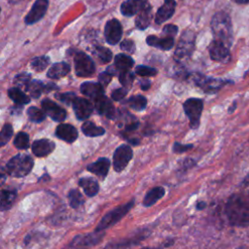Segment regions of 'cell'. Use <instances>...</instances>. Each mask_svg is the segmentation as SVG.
Masks as SVG:
<instances>
[{
	"mask_svg": "<svg viewBox=\"0 0 249 249\" xmlns=\"http://www.w3.org/2000/svg\"><path fill=\"white\" fill-rule=\"evenodd\" d=\"M226 217L233 227L249 226V191L231 195L225 207Z\"/></svg>",
	"mask_w": 249,
	"mask_h": 249,
	"instance_id": "obj_1",
	"label": "cell"
},
{
	"mask_svg": "<svg viewBox=\"0 0 249 249\" xmlns=\"http://www.w3.org/2000/svg\"><path fill=\"white\" fill-rule=\"evenodd\" d=\"M210 26L214 40H218L230 48L233 41V30L229 14L223 11L217 12L211 18Z\"/></svg>",
	"mask_w": 249,
	"mask_h": 249,
	"instance_id": "obj_2",
	"label": "cell"
},
{
	"mask_svg": "<svg viewBox=\"0 0 249 249\" xmlns=\"http://www.w3.org/2000/svg\"><path fill=\"white\" fill-rule=\"evenodd\" d=\"M33 167V160L28 155L19 154L13 157L6 164L7 173L14 177L26 176Z\"/></svg>",
	"mask_w": 249,
	"mask_h": 249,
	"instance_id": "obj_3",
	"label": "cell"
},
{
	"mask_svg": "<svg viewBox=\"0 0 249 249\" xmlns=\"http://www.w3.org/2000/svg\"><path fill=\"white\" fill-rule=\"evenodd\" d=\"M196 34L192 30H185L179 40L174 53V58L177 62H181L189 58L195 51Z\"/></svg>",
	"mask_w": 249,
	"mask_h": 249,
	"instance_id": "obj_4",
	"label": "cell"
},
{
	"mask_svg": "<svg viewBox=\"0 0 249 249\" xmlns=\"http://www.w3.org/2000/svg\"><path fill=\"white\" fill-rule=\"evenodd\" d=\"M133 204H134V200H130L129 202L109 211L100 220L99 224L97 225V227L95 229V231H101L113 226L114 224L118 223L133 207Z\"/></svg>",
	"mask_w": 249,
	"mask_h": 249,
	"instance_id": "obj_5",
	"label": "cell"
},
{
	"mask_svg": "<svg viewBox=\"0 0 249 249\" xmlns=\"http://www.w3.org/2000/svg\"><path fill=\"white\" fill-rule=\"evenodd\" d=\"M184 111L190 120L192 128H197L203 109V101L199 98H189L184 102Z\"/></svg>",
	"mask_w": 249,
	"mask_h": 249,
	"instance_id": "obj_6",
	"label": "cell"
},
{
	"mask_svg": "<svg viewBox=\"0 0 249 249\" xmlns=\"http://www.w3.org/2000/svg\"><path fill=\"white\" fill-rule=\"evenodd\" d=\"M74 65L76 75L79 77L91 76L95 71V66L92 59L85 53H77L74 56Z\"/></svg>",
	"mask_w": 249,
	"mask_h": 249,
	"instance_id": "obj_7",
	"label": "cell"
},
{
	"mask_svg": "<svg viewBox=\"0 0 249 249\" xmlns=\"http://www.w3.org/2000/svg\"><path fill=\"white\" fill-rule=\"evenodd\" d=\"M102 236L103 233H100V231L78 235L63 249H89L97 244L102 239Z\"/></svg>",
	"mask_w": 249,
	"mask_h": 249,
	"instance_id": "obj_8",
	"label": "cell"
},
{
	"mask_svg": "<svg viewBox=\"0 0 249 249\" xmlns=\"http://www.w3.org/2000/svg\"><path fill=\"white\" fill-rule=\"evenodd\" d=\"M194 81L196 86H198L207 93H214L218 91L220 89H222L224 86H226L227 84L231 83L229 80L208 78L200 74H196L194 77Z\"/></svg>",
	"mask_w": 249,
	"mask_h": 249,
	"instance_id": "obj_9",
	"label": "cell"
},
{
	"mask_svg": "<svg viewBox=\"0 0 249 249\" xmlns=\"http://www.w3.org/2000/svg\"><path fill=\"white\" fill-rule=\"evenodd\" d=\"M208 52L210 58L214 61L226 63L229 62L231 59L230 48L218 40H213L210 43L208 47Z\"/></svg>",
	"mask_w": 249,
	"mask_h": 249,
	"instance_id": "obj_10",
	"label": "cell"
},
{
	"mask_svg": "<svg viewBox=\"0 0 249 249\" xmlns=\"http://www.w3.org/2000/svg\"><path fill=\"white\" fill-rule=\"evenodd\" d=\"M132 158V150L128 145H121L119 146L115 153H114V157H113V165L116 171L120 172L122 170H124L127 163L129 162V160Z\"/></svg>",
	"mask_w": 249,
	"mask_h": 249,
	"instance_id": "obj_11",
	"label": "cell"
},
{
	"mask_svg": "<svg viewBox=\"0 0 249 249\" xmlns=\"http://www.w3.org/2000/svg\"><path fill=\"white\" fill-rule=\"evenodd\" d=\"M123 35V29L120 21L116 18L107 21L104 30V36L106 42L110 45H116Z\"/></svg>",
	"mask_w": 249,
	"mask_h": 249,
	"instance_id": "obj_12",
	"label": "cell"
},
{
	"mask_svg": "<svg viewBox=\"0 0 249 249\" xmlns=\"http://www.w3.org/2000/svg\"><path fill=\"white\" fill-rule=\"evenodd\" d=\"M48 6H49V0H36L32 5L31 10L28 12V14L24 18L25 23L33 24L37 22L39 19H41L45 16L48 10Z\"/></svg>",
	"mask_w": 249,
	"mask_h": 249,
	"instance_id": "obj_13",
	"label": "cell"
},
{
	"mask_svg": "<svg viewBox=\"0 0 249 249\" xmlns=\"http://www.w3.org/2000/svg\"><path fill=\"white\" fill-rule=\"evenodd\" d=\"M41 105H42L44 112L53 121L62 122L65 120L66 111L62 107H60L59 105H57L56 103L52 101L51 99H48V98L44 99L41 102Z\"/></svg>",
	"mask_w": 249,
	"mask_h": 249,
	"instance_id": "obj_14",
	"label": "cell"
},
{
	"mask_svg": "<svg viewBox=\"0 0 249 249\" xmlns=\"http://www.w3.org/2000/svg\"><path fill=\"white\" fill-rule=\"evenodd\" d=\"M72 105H73V109L76 114V117L82 121L89 118L91 115L93 110V107L90 101L82 97H76Z\"/></svg>",
	"mask_w": 249,
	"mask_h": 249,
	"instance_id": "obj_15",
	"label": "cell"
},
{
	"mask_svg": "<svg viewBox=\"0 0 249 249\" xmlns=\"http://www.w3.org/2000/svg\"><path fill=\"white\" fill-rule=\"evenodd\" d=\"M176 2L175 0H164V3L159 8L158 12L156 13L155 21L157 24L163 23L167 19H169L175 11Z\"/></svg>",
	"mask_w": 249,
	"mask_h": 249,
	"instance_id": "obj_16",
	"label": "cell"
},
{
	"mask_svg": "<svg viewBox=\"0 0 249 249\" xmlns=\"http://www.w3.org/2000/svg\"><path fill=\"white\" fill-rule=\"evenodd\" d=\"M94 105L96 111L100 114L103 115L109 119H114L116 115L115 108L112 104V102L106 97L104 94L100 95L96 99H94Z\"/></svg>",
	"mask_w": 249,
	"mask_h": 249,
	"instance_id": "obj_17",
	"label": "cell"
},
{
	"mask_svg": "<svg viewBox=\"0 0 249 249\" xmlns=\"http://www.w3.org/2000/svg\"><path fill=\"white\" fill-rule=\"evenodd\" d=\"M147 5V0H126L121 5V12L124 16L131 17L137 15Z\"/></svg>",
	"mask_w": 249,
	"mask_h": 249,
	"instance_id": "obj_18",
	"label": "cell"
},
{
	"mask_svg": "<svg viewBox=\"0 0 249 249\" xmlns=\"http://www.w3.org/2000/svg\"><path fill=\"white\" fill-rule=\"evenodd\" d=\"M55 135L67 143H73L78 137V131L72 124H61L56 127Z\"/></svg>",
	"mask_w": 249,
	"mask_h": 249,
	"instance_id": "obj_19",
	"label": "cell"
},
{
	"mask_svg": "<svg viewBox=\"0 0 249 249\" xmlns=\"http://www.w3.org/2000/svg\"><path fill=\"white\" fill-rule=\"evenodd\" d=\"M54 148H55L54 143L49 139L36 140L32 144V152L34 153L35 156L41 157V158L51 154Z\"/></svg>",
	"mask_w": 249,
	"mask_h": 249,
	"instance_id": "obj_20",
	"label": "cell"
},
{
	"mask_svg": "<svg viewBox=\"0 0 249 249\" xmlns=\"http://www.w3.org/2000/svg\"><path fill=\"white\" fill-rule=\"evenodd\" d=\"M53 89H56L55 85L49 83V84H44L41 81H37V80H31V82L29 83V85L27 86L26 89L30 95L34 98H37L41 95V93L43 91H50Z\"/></svg>",
	"mask_w": 249,
	"mask_h": 249,
	"instance_id": "obj_21",
	"label": "cell"
},
{
	"mask_svg": "<svg viewBox=\"0 0 249 249\" xmlns=\"http://www.w3.org/2000/svg\"><path fill=\"white\" fill-rule=\"evenodd\" d=\"M81 92L88 96L92 98L93 100L99 97L100 95L104 94L103 86L100 83H93V82H86L81 85Z\"/></svg>",
	"mask_w": 249,
	"mask_h": 249,
	"instance_id": "obj_22",
	"label": "cell"
},
{
	"mask_svg": "<svg viewBox=\"0 0 249 249\" xmlns=\"http://www.w3.org/2000/svg\"><path fill=\"white\" fill-rule=\"evenodd\" d=\"M109 167H110L109 160L106 158H101V159H98L95 162L89 164L87 169L89 172L98 176L99 178L103 179L106 177V175L109 171Z\"/></svg>",
	"mask_w": 249,
	"mask_h": 249,
	"instance_id": "obj_23",
	"label": "cell"
},
{
	"mask_svg": "<svg viewBox=\"0 0 249 249\" xmlns=\"http://www.w3.org/2000/svg\"><path fill=\"white\" fill-rule=\"evenodd\" d=\"M146 42L149 46L160 49L162 51L170 50L174 45V39L173 37H164V38H159L154 35H150L147 37Z\"/></svg>",
	"mask_w": 249,
	"mask_h": 249,
	"instance_id": "obj_24",
	"label": "cell"
},
{
	"mask_svg": "<svg viewBox=\"0 0 249 249\" xmlns=\"http://www.w3.org/2000/svg\"><path fill=\"white\" fill-rule=\"evenodd\" d=\"M152 18V8L151 6L148 4L145 8H143L136 16L135 18V25L137 28L143 30L145 28H147L150 24Z\"/></svg>",
	"mask_w": 249,
	"mask_h": 249,
	"instance_id": "obj_25",
	"label": "cell"
},
{
	"mask_svg": "<svg viewBox=\"0 0 249 249\" xmlns=\"http://www.w3.org/2000/svg\"><path fill=\"white\" fill-rule=\"evenodd\" d=\"M70 71V65L64 61L53 64L48 71L47 76L51 79H59L66 76Z\"/></svg>",
	"mask_w": 249,
	"mask_h": 249,
	"instance_id": "obj_26",
	"label": "cell"
},
{
	"mask_svg": "<svg viewBox=\"0 0 249 249\" xmlns=\"http://www.w3.org/2000/svg\"><path fill=\"white\" fill-rule=\"evenodd\" d=\"M80 187L84 190L85 194L89 196H93L98 193L99 185L96 180L91 177H84L79 180Z\"/></svg>",
	"mask_w": 249,
	"mask_h": 249,
	"instance_id": "obj_27",
	"label": "cell"
},
{
	"mask_svg": "<svg viewBox=\"0 0 249 249\" xmlns=\"http://www.w3.org/2000/svg\"><path fill=\"white\" fill-rule=\"evenodd\" d=\"M164 195V189L162 187H156L153 188L150 192H148L144 197L143 204L144 206H152L156 203L160 198H161Z\"/></svg>",
	"mask_w": 249,
	"mask_h": 249,
	"instance_id": "obj_28",
	"label": "cell"
},
{
	"mask_svg": "<svg viewBox=\"0 0 249 249\" xmlns=\"http://www.w3.org/2000/svg\"><path fill=\"white\" fill-rule=\"evenodd\" d=\"M8 95L16 104H18V105L27 104L30 101V98L18 87L11 88L8 90Z\"/></svg>",
	"mask_w": 249,
	"mask_h": 249,
	"instance_id": "obj_29",
	"label": "cell"
},
{
	"mask_svg": "<svg viewBox=\"0 0 249 249\" xmlns=\"http://www.w3.org/2000/svg\"><path fill=\"white\" fill-rule=\"evenodd\" d=\"M82 131L85 135L89 136V137H94V136H100L104 134L105 130L101 126H97L95 124L92 122L87 121L83 124L82 125Z\"/></svg>",
	"mask_w": 249,
	"mask_h": 249,
	"instance_id": "obj_30",
	"label": "cell"
},
{
	"mask_svg": "<svg viewBox=\"0 0 249 249\" xmlns=\"http://www.w3.org/2000/svg\"><path fill=\"white\" fill-rule=\"evenodd\" d=\"M17 196L16 191H9V190H3L1 192V210L5 211L11 208L13 205L15 199Z\"/></svg>",
	"mask_w": 249,
	"mask_h": 249,
	"instance_id": "obj_31",
	"label": "cell"
},
{
	"mask_svg": "<svg viewBox=\"0 0 249 249\" xmlns=\"http://www.w3.org/2000/svg\"><path fill=\"white\" fill-rule=\"evenodd\" d=\"M133 63H134L133 59L129 55H126L124 53L117 54L115 57V66L121 71L128 70L129 68L132 67Z\"/></svg>",
	"mask_w": 249,
	"mask_h": 249,
	"instance_id": "obj_32",
	"label": "cell"
},
{
	"mask_svg": "<svg viewBox=\"0 0 249 249\" xmlns=\"http://www.w3.org/2000/svg\"><path fill=\"white\" fill-rule=\"evenodd\" d=\"M92 53L102 63L109 62L111 60V58H112V52L109 49L105 48V47L96 46L93 49Z\"/></svg>",
	"mask_w": 249,
	"mask_h": 249,
	"instance_id": "obj_33",
	"label": "cell"
},
{
	"mask_svg": "<svg viewBox=\"0 0 249 249\" xmlns=\"http://www.w3.org/2000/svg\"><path fill=\"white\" fill-rule=\"evenodd\" d=\"M127 103H128L129 107L132 108L133 110L141 111V110L145 109V107L147 105V99L143 95H134V96H131L127 100Z\"/></svg>",
	"mask_w": 249,
	"mask_h": 249,
	"instance_id": "obj_34",
	"label": "cell"
},
{
	"mask_svg": "<svg viewBox=\"0 0 249 249\" xmlns=\"http://www.w3.org/2000/svg\"><path fill=\"white\" fill-rule=\"evenodd\" d=\"M27 116H28V119L31 122L40 123V122L45 120L46 113L43 112L41 109L35 107V106H31L27 109Z\"/></svg>",
	"mask_w": 249,
	"mask_h": 249,
	"instance_id": "obj_35",
	"label": "cell"
},
{
	"mask_svg": "<svg viewBox=\"0 0 249 249\" xmlns=\"http://www.w3.org/2000/svg\"><path fill=\"white\" fill-rule=\"evenodd\" d=\"M69 198V204L73 208H78L84 203V198L81 195V193L78 190H71L68 194Z\"/></svg>",
	"mask_w": 249,
	"mask_h": 249,
	"instance_id": "obj_36",
	"label": "cell"
},
{
	"mask_svg": "<svg viewBox=\"0 0 249 249\" xmlns=\"http://www.w3.org/2000/svg\"><path fill=\"white\" fill-rule=\"evenodd\" d=\"M14 145L20 150L27 149L29 146V136L25 132H18L14 140Z\"/></svg>",
	"mask_w": 249,
	"mask_h": 249,
	"instance_id": "obj_37",
	"label": "cell"
},
{
	"mask_svg": "<svg viewBox=\"0 0 249 249\" xmlns=\"http://www.w3.org/2000/svg\"><path fill=\"white\" fill-rule=\"evenodd\" d=\"M50 59L47 56H39L31 61V67L35 71H43L49 65Z\"/></svg>",
	"mask_w": 249,
	"mask_h": 249,
	"instance_id": "obj_38",
	"label": "cell"
},
{
	"mask_svg": "<svg viewBox=\"0 0 249 249\" xmlns=\"http://www.w3.org/2000/svg\"><path fill=\"white\" fill-rule=\"evenodd\" d=\"M13 135V127L10 124H6L3 125L0 133V145L4 146Z\"/></svg>",
	"mask_w": 249,
	"mask_h": 249,
	"instance_id": "obj_39",
	"label": "cell"
},
{
	"mask_svg": "<svg viewBox=\"0 0 249 249\" xmlns=\"http://www.w3.org/2000/svg\"><path fill=\"white\" fill-rule=\"evenodd\" d=\"M30 82H31V77H30V75H28L26 73H21V74L16 76V78H15V84L19 89H26V88Z\"/></svg>",
	"mask_w": 249,
	"mask_h": 249,
	"instance_id": "obj_40",
	"label": "cell"
},
{
	"mask_svg": "<svg viewBox=\"0 0 249 249\" xmlns=\"http://www.w3.org/2000/svg\"><path fill=\"white\" fill-rule=\"evenodd\" d=\"M135 73L142 77H152V76H155L158 72L155 68L145 66V65H138L135 68Z\"/></svg>",
	"mask_w": 249,
	"mask_h": 249,
	"instance_id": "obj_41",
	"label": "cell"
},
{
	"mask_svg": "<svg viewBox=\"0 0 249 249\" xmlns=\"http://www.w3.org/2000/svg\"><path fill=\"white\" fill-rule=\"evenodd\" d=\"M119 80L123 86L129 87L134 80V75L129 70H124L121 71L119 75Z\"/></svg>",
	"mask_w": 249,
	"mask_h": 249,
	"instance_id": "obj_42",
	"label": "cell"
},
{
	"mask_svg": "<svg viewBox=\"0 0 249 249\" xmlns=\"http://www.w3.org/2000/svg\"><path fill=\"white\" fill-rule=\"evenodd\" d=\"M76 97H77V96H76L73 92H64V93L56 94V98L59 99L60 101H62L63 103L67 104V105H69L70 103L72 104Z\"/></svg>",
	"mask_w": 249,
	"mask_h": 249,
	"instance_id": "obj_43",
	"label": "cell"
},
{
	"mask_svg": "<svg viewBox=\"0 0 249 249\" xmlns=\"http://www.w3.org/2000/svg\"><path fill=\"white\" fill-rule=\"evenodd\" d=\"M178 27L174 24H166L162 28V34L165 35L166 37H174L177 34Z\"/></svg>",
	"mask_w": 249,
	"mask_h": 249,
	"instance_id": "obj_44",
	"label": "cell"
},
{
	"mask_svg": "<svg viewBox=\"0 0 249 249\" xmlns=\"http://www.w3.org/2000/svg\"><path fill=\"white\" fill-rule=\"evenodd\" d=\"M127 93V89H125L124 88H120V89H114L111 93V97L116 100V101H119V100H122Z\"/></svg>",
	"mask_w": 249,
	"mask_h": 249,
	"instance_id": "obj_45",
	"label": "cell"
},
{
	"mask_svg": "<svg viewBox=\"0 0 249 249\" xmlns=\"http://www.w3.org/2000/svg\"><path fill=\"white\" fill-rule=\"evenodd\" d=\"M121 49L124 50V51H125V52H127V53H134V51H135L134 42L131 41V40H128V39H127V40H124V41H123L122 44H121Z\"/></svg>",
	"mask_w": 249,
	"mask_h": 249,
	"instance_id": "obj_46",
	"label": "cell"
},
{
	"mask_svg": "<svg viewBox=\"0 0 249 249\" xmlns=\"http://www.w3.org/2000/svg\"><path fill=\"white\" fill-rule=\"evenodd\" d=\"M112 74H110L108 71H105V72H102L99 76H98V80H99V83L105 87L109 84V82L111 81V78H112Z\"/></svg>",
	"mask_w": 249,
	"mask_h": 249,
	"instance_id": "obj_47",
	"label": "cell"
},
{
	"mask_svg": "<svg viewBox=\"0 0 249 249\" xmlns=\"http://www.w3.org/2000/svg\"><path fill=\"white\" fill-rule=\"evenodd\" d=\"M192 148H193V145H192V144L184 145V144H181V143L176 142V143L173 145V151H174L175 153H184V152H186L187 150L192 149Z\"/></svg>",
	"mask_w": 249,
	"mask_h": 249,
	"instance_id": "obj_48",
	"label": "cell"
},
{
	"mask_svg": "<svg viewBox=\"0 0 249 249\" xmlns=\"http://www.w3.org/2000/svg\"><path fill=\"white\" fill-rule=\"evenodd\" d=\"M150 85H151V83H150V81H148V80H143V81H141V83H140L141 89H142L143 90L148 89L150 88Z\"/></svg>",
	"mask_w": 249,
	"mask_h": 249,
	"instance_id": "obj_49",
	"label": "cell"
},
{
	"mask_svg": "<svg viewBox=\"0 0 249 249\" xmlns=\"http://www.w3.org/2000/svg\"><path fill=\"white\" fill-rule=\"evenodd\" d=\"M205 205H206V203H205V202H202V201H201V202H198V203L196 204V208L200 210V209H203V208L205 207Z\"/></svg>",
	"mask_w": 249,
	"mask_h": 249,
	"instance_id": "obj_50",
	"label": "cell"
},
{
	"mask_svg": "<svg viewBox=\"0 0 249 249\" xmlns=\"http://www.w3.org/2000/svg\"><path fill=\"white\" fill-rule=\"evenodd\" d=\"M235 108H236V102L234 101V102L232 103V105L229 108V113H232V112L235 110Z\"/></svg>",
	"mask_w": 249,
	"mask_h": 249,
	"instance_id": "obj_51",
	"label": "cell"
},
{
	"mask_svg": "<svg viewBox=\"0 0 249 249\" xmlns=\"http://www.w3.org/2000/svg\"><path fill=\"white\" fill-rule=\"evenodd\" d=\"M233 1L237 4H247L249 2V0H233Z\"/></svg>",
	"mask_w": 249,
	"mask_h": 249,
	"instance_id": "obj_52",
	"label": "cell"
},
{
	"mask_svg": "<svg viewBox=\"0 0 249 249\" xmlns=\"http://www.w3.org/2000/svg\"><path fill=\"white\" fill-rule=\"evenodd\" d=\"M242 185H245V186H247V185H249V174L247 175V177L244 179V181L242 182Z\"/></svg>",
	"mask_w": 249,
	"mask_h": 249,
	"instance_id": "obj_53",
	"label": "cell"
},
{
	"mask_svg": "<svg viewBox=\"0 0 249 249\" xmlns=\"http://www.w3.org/2000/svg\"><path fill=\"white\" fill-rule=\"evenodd\" d=\"M142 249H150V248H142Z\"/></svg>",
	"mask_w": 249,
	"mask_h": 249,
	"instance_id": "obj_54",
	"label": "cell"
}]
</instances>
